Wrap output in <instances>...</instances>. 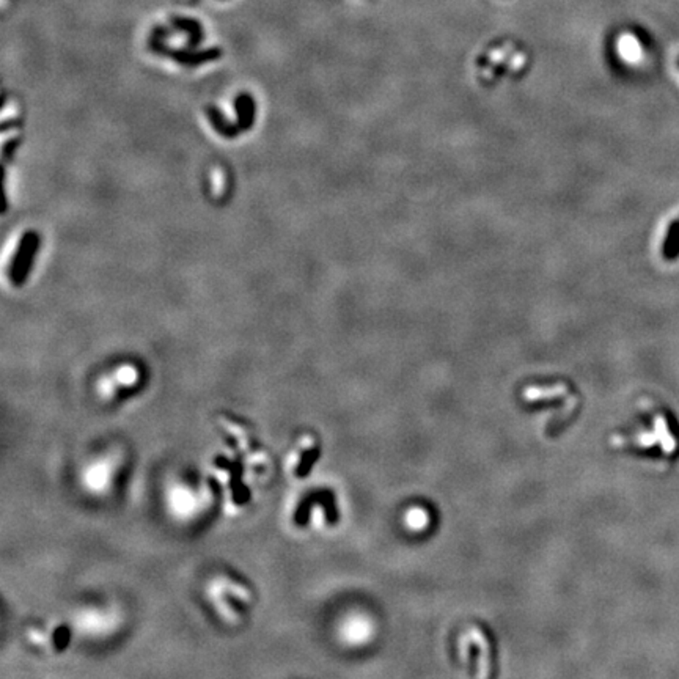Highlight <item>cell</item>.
Returning a JSON list of instances; mask_svg holds the SVG:
<instances>
[{
  "mask_svg": "<svg viewBox=\"0 0 679 679\" xmlns=\"http://www.w3.org/2000/svg\"><path fill=\"white\" fill-rule=\"evenodd\" d=\"M235 112L236 123L242 133L253 129L255 122H257V101L251 93L242 91L235 97Z\"/></svg>",
  "mask_w": 679,
  "mask_h": 679,
  "instance_id": "cell-4",
  "label": "cell"
},
{
  "mask_svg": "<svg viewBox=\"0 0 679 679\" xmlns=\"http://www.w3.org/2000/svg\"><path fill=\"white\" fill-rule=\"evenodd\" d=\"M613 444L618 447H635L643 452L656 450L664 461L676 458L679 453V428L670 414L662 409L649 412V423L629 437H615Z\"/></svg>",
  "mask_w": 679,
  "mask_h": 679,
  "instance_id": "cell-1",
  "label": "cell"
},
{
  "mask_svg": "<svg viewBox=\"0 0 679 679\" xmlns=\"http://www.w3.org/2000/svg\"><path fill=\"white\" fill-rule=\"evenodd\" d=\"M205 113H206V117H208V122L211 124V128H213L222 139L235 140L242 134L241 128L238 126V123H231L230 119L224 115V112H222L219 107L206 106Z\"/></svg>",
  "mask_w": 679,
  "mask_h": 679,
  "instance_id": "cell-5",
  "label": "cell"
},
{
  "mask_svg": "<svg viewBox=\"0 0 679 679\" xmlns=\"http://www.w3.org/2000/svg\"><path fill=\"white\" fill-rule=\"evenodd\" d=\"M21 143H23V139H21V137H13V139H10V140H7V142L3 143L2 159H3V164L5 165H7L8 162H12L14 159L16 150L19 148Z\"/></svg>",
  "mask_w": 679,
  "mask_h": 679,
  "instance_id": "cell-11",
  "label": "cell"
},
{
  "mask_svg": "<svg viewBox=\"0 0 679 679\" xmlns=\"http://www.w3.org/2000/svg\"><path fill=\"white\" fill-rule=\"evenodd\" d=\"M41 247V236L35 230H29L23 233L18 247H16L12 264H10L8 277L12 285L21 288L29 280L32 269H34L35 258Z\"/></svg>",
  "mask_w": 679,
  "mask_h": 679,
  "instance_id": "cell-2",
  "label": "cell"
},
{
  "mask_svg": "<svg viewBox=\"0 0 679 679\" xmlns=\"http://www.w3.org/2000/svg\"><path fill=\"white\" fill-rule=\"evenodd\" d=\"M150 49L154 54H157V56L175 60L178 65L186 68L202 67V65L214 62V60H219L222 57L220 47H208V49H202V51H195L194 47L175 49V47H168L165 43L162 41V38L154 35L150 40Z\"/></svg>",
  "mask_w": 679,
  "mask_h": 679,
  "instance_id": "cell-3",
  "label": "cell"
},
{
  "mask_svg": "<svg viewBox=\"0 0 679 679\" xmlns=\"http://www.w3.org/2000/svg\"><path fill=\"white\" fill-rule=\"evenodd\" d=\"M662 258L671 263L679 258V219L671 220L667 228V235L662 244Z\"/></svg>",
  "mask_w": 679,
  "mask_h": 679,
  "instance_id": "cell-7",
  "label": "cell"
},
{
  "mask_svg": "<svg viewBox=\"0 0 679 679\" xmlns=\"http://www.w3.org/2000/svg\"><path fill=\"white\" fill-rule=\"evenodd\" d=\"M464 635L470 643H474L478 648V667H480V673H478V675L483 678L489 676L491 675L492 660H491V646H489L486 635L483 634L480 628H472L470 631Z\"/></svg>",
  "mask_w": 679,
  "mask_h": 679,
  "instance_id": "cell-6",
  "label": "cell"
},
{
  "mask_svg": "<svg viewBox=\"0 0 679 679\" xmlns=\"http://www.w3.org/2000/svg\"><path fill=\"white\" fill-rule=\"evenodd\" d=\"M406 524L411 527V530H425L429 524V513L420 507L411 508L406 514Z\"/></svg>",
  "mask_w": 679,
  "mask_h": 679,
  "instance_id": "cell-10",
  "label": "cell"
},
{
  "mask_svg": "<svg viewBox=\"0 0 679 679\" xmlns=\"http://www.w3.org/2000/svg\"><path fill=\"white\" fill-rule=\"evenodd\" d=\"M560 396H571L569 395L568 385L557 384V385H551V387H531V389H525L524 392V398L527 401L552 400V398H560Z\"/></svg>",
  "mask_w": 679,
  "mask_h": 679,
  "instance_id": "cell-8",
  "label": "cell"
},
{
  "mask_svg": "<svg viewBox=\"0 0 679 679\" xmlns=\"http://www.w3.org/2000/svg\"><path fill=\"white\" fill-rule=\"evenodd\" d=\"M173 24H175V27H178L179 30L187 32L189 34V46L191 47H197L200 43H203V40H205L203 29H202V25L197 23V21L176 18V19H173Z\"/></svg>",
  "mask_w": 679,
  "mask_h": 679,
  "instance_id": "cell-9",
  "label": "cell"
}]
</instances>
